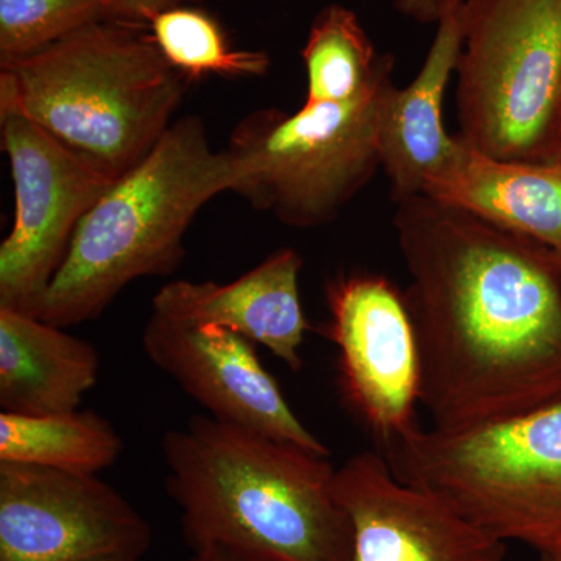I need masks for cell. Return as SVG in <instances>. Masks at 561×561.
I'll return each instance as SVG.
<instances>
[{
	"label": "cell",
	"instance_id": "cell-16",
	"mask_svg": "<svg viewBox=\"0 0 561 561\" xmlns=\"http://www.w3.org/2000/svg\"><path fill=\"white\" fill-rule=\"evenodd\" d=\"M33 313L0 309V408L16 415L77 411L101 357L90 342Z\"/></svg>",
	"mask_w": 561,
	"mask_h": 561
},
{
	"label": "cell",
	"instance_id": "cell-22",
	"mask_svg": "<svg viewBox=\"0 0 561 561\" xmlns=\"http://www.w3.org/2000/svg\"><path fill=\"white\" fill-rule=\"evenodd\" d=\"M190 2H197V0H117V5H119L122 20L147 24L153 14Z\"/></svg>",
	"mask_w": 561,
	"mask_h": 561
},
{
	"label": "cell",
	"instance_id": "cell-14",
	"mask_svg": "<svg viewBox=\"0 0 561 561\" xmlns=\"http://www.w3.org/2000/svg\"><path fill=\"white\" fill-rule=\"evenodd\" d=\"M460 7L438 22L415 79L405 88H391L387 95L379 157L394 203L423 195L460 154V139L449 135L443 122L446 90L463 44Z\"/></svg>",
	"mask_w": 561,
	"mask_h": 561
},
{
	"label": "cell",
	"instance_id": "cell-15",
	"mask_svg": "<svg viewBox=\"0 0 561 561\" xmlns=\"http://www.w3.org/2000/svg\"><path fill=\"white\" fill-rule=\"evenodd\" d=\"M423 195L537 242L561 267V157L500 161L461 142L451 169Z\"/></svg>",
	"mask_w": 561,
	"mask_h": 561
},
{
	"label": "cell",
	"instance_id": "cell-4",
	"mask_svg": "<svg viewBox=\"0 0 561 561\" xmlns=\"http://www.w3.org/2000/svg\"><path fill=\"white\" fill-rule=\"evenodd\" d=\"M232 183L230 158L210 147L201 117L173 122L84 214L35 316L77 327L101 317L133 280L171 275L184 260V236L198 210L231 192Z\"/></svg>",
	"mask_w": 561,
	"mask_h": 561
},
{
	"label": "cell",
	"instance_id": "cell-24",
	"mask_svg": "<svg viewBox=\"0 0 561 561\" xmlns=\"http://www.w3.org/2000/svg\"><path fill=\"white\" fill-rule=\"evenodd\" d=\"M540 561H561V551L540 553Z\"/></svg>",
	"mask_w": 561,
	"mask_h": 561
},
{
	"label": "cell",
	"instance_id": "cell-8",
	"mask_svg": "<svg viewBox=\"0 0 561 561\" xmlns=\"http://www.w3.org/2000/svg\"><path fill=\"white\" fill-rule=\"evenodd\" d=\"M14 187L13 228L0 245V309L35 316L80 220L114 180L16 111H0Z\"/></svg>",
	"mask_w": 561,
	"mask_h": 561
},
{
	"label": "cell",
	"instance_id": "cell-18",
	"mask_svg": "<svg viewBox=\"0 0 561 561\" xmlns=\"http://www.w3.org/2000/svg\"><path fill=\"white\" fill-rule=\"evenodd\" d=\"M301 57L308 79L306 106L354 101L394 60L390 54L379 55L357 14L337 3L317 14Z\"/></svg>",
	"mask_w": 561,
	"mask_h": 561
},
{
	"label": "cell",
	"instance_id": "cell-23",
	"mask_svg": "<svg viewBox=\"0 0 561 561\" xmlns=\"http://www.w3.org/2000/svg\"><path fill=\"white\" fill-rule=\"evenodd\" d=\"M191 561H245L234 553L217 548V546H208V548L197 549Z\"/></svg>",
	"mask_w": 561,
	"mask_h": 561
},
{
	"label": "cell",
	"instance_id": "cell-7",
	"mask_svg": "<svg viewBox=\"0 0 561 561\" xmlns=\"http://www.w3.org/2000/svg\"><path fill=\"white\" fill-rule=\"evenodd\" d=\"M457 138L500 161L561 157V0H463Z\"/></svg>",
	"mask_w": 561,
	"mask_h": 561
},
{
	"label": "cell",
	"instance_id": "cell-5",
	"mask_svg": "<svg viewBox=\"0 0 561 561\" xmlns=\"http://www.w3.org/2000/svg\"><path fill=\"white\" fill-rule=\"evenodd\" d=\"M382 454L402 482L501 541L561 551V400L472 430L419 424Z\"/></svg>",
	"mask_w": 561,
	"mask_h": 561
},
{
	"label": "cell",
	"instance_id": "cell-13",
	"mask_svg": "<svg viewBox=\"0 0 561 561\" xmlns=\"http://www.w3.org/2000/svg\"><path fill=\"white\" fill-rule=\"evenodd\" d=\"M301 268L297 250L280 249L228 284L172 280L154 295L151 308L236 332L298 371L309 328L300 298Z\"/></svg>",
	"mask_w": 561,
	"mask_h": 561
},
{
	"label": "cell",
	"instance_id": "cell-19",
	"mask_svg": "<svg viewBox=\"0 0 561 561\" xmlns=\"http://www.w3.org/2000/svg\"><path fill=\"white\" fill-rule=\"evenodd\" d=\"M146 25L165 61L191 83L209 76L251 79L271 69L265 51L236 49L219 21L197 7H171Z\"/></svg>",
	"mask_w": 561,
	"mask_h": 561
},
{
	"label": "cell",
	"instance_id": "cell-9",
	"mask_svg": "<svg viewBox=\"0 0 561 561\" xmlns=\"http://www.w3.org/2000/svg\"><path fill=\"white\" fill-rule=\"evenodd\" d=\"M151 540L98 476L0 461V561H142Z\"/></svg>",
	"mask_w": 561,
	"mask_h": 561
},
{
	"label": "cell",
	"instance_id": "cell-20",
	"mask_svg": "<svg viewBox=\"0 0 561 561\" xmlns=\"http://www.w3.org/2000/svg\"><path fill=\"white\" fill-rule=\"evenodd\" d=\"M113 20L124 21L117 0H0V62Z\"/></svg>",
	"mask_w": 561,
	"mask_h": 561
},
{
	"label": "cell",
	"instance_id": "cell-10",
	"mask_svg": "<svg viewBox=\"0 0 561 561\" xmlns=\"http://www.w3.org/2000/svg\"><path fill=\"white\" fill-rule=\"evenodd\" d=\"M327 335L339 353L346 404L382 445L416 423L420 359L404 291L379 273H348L327 286Z\"/></svg>",
	"mask_w": 561,
	"mask_h": 561
},
{
	"label": "cell",
	"instance_id": "cell-12",
	"mask_svg": "<svg viewBox=\"0 0 561 561\" xmlns=\"http://www.w3.org/2000/svg\"><path fill=\"white\" fill-rule=\"evenodd\" d=\"M332 491L348 516V561L505 560L504 541L402 482L381 451H362L335 468Z\"/></svg>",
	"mask_w": 561,
	"mask_h": 561
},
{
	"label": "cell",
	"instance_id": "cell-3",
	"mask_svg": "<svg viewBox=\"0 0 561 561\" xmlns=\"http://www.w3.org/2000/svg\"><path fill=\"white\" fill-rule=\"evenodd\" d=\"M190 84L146 24L103 21L0 62V111L21 113L116 181L171 128Z\"/></svg>",
	"mask_w": 561,
	"mask_h": 561
},
{
	"label": "cell",
	"instance_id": "cell-21",
	"mask_svg": "<svg viewBox=\"0 0 561 561\" xmlns=\"http://www.w3.org/2000/svg\"><path fill=\"white\" fill-rule=\"evenodd\" d=\"M461 2L463 0H394V7L409 20L437 25L446 14L459 9Z\"/></svg>",
	"mask_w": 561,
	"mask_h": 561
},
{
	"label": "cell",
	"instance_id": "cell-6",
	"mask_svg": "<svg viewBox=\"0 0 561 561\" xmlns=\"http://www.w3.org/2000/svg\"><path fill=\"white\" fill-rule=\"evenodd\" d=\"M394 60L354 101L247 114L228 139L231 192L291 228L323 227L381 168L379 130Z\"/></svg>",
	"mask_w": 561,
	"mask_h": 561
},
{
	"label": "cell",
	"instance_id": "cell-2",
	"mask_svg": "<svg viewBox=\"0 0 561 561\" xmlns=\"http://www.w3.org/2000/svg\"><path fill=\"white\" fill-rule=\"evenodd\" d=\"M165 489L192 551L245 561H348V516L330 456L194 415L162 438Z\"/></svg>",
	"mask_w": 561,
	"mask_h": 561
},
{
	"label": "cell",
	"instance_id": "cell-1",
	"mask_svg": "<svg viewBox=\"0 0 561 561\" xmlns=\"http://www.w3.org/2000/svg\"><path fill=\"white\" fill-rule=\"evenodd\" d=\"M404 300L432 427L465 431L561 400V267L551 251L468 210L397 203Z\"/></svg>",
	"mask_w": 561,
	"mask_h": 561
},
{
	"label": "cell",
	"instance_id": "cell-17",
	"mask_svg": "<svg viewBox=\"0 0 561 561\" xmlns=\"http://www.w3.org/2000/svg\"><path fill=\"white\" fill-rule=\"evenodd\" d=\"M122 451L121 435L108 420L92 411L0 413V461L98 476L113 467Z\"/></svg>",
	"mask_w": 561,
	"mask_h": 561
},
{
	"label": "cell",
	"instance_id": "cell-11",
	"mask_svg": "<svg viewBox=\"0 0 561 561\" xmlns=\"http://www.w3.org/2000/svg\"><path fill=\"white\" fill-rule=\"evenodd\" d=\"M142 346L151 364L171 376L206 415L331 456L298 419L249 339L151 308Z\"/></svg>",
	"mask_w": 561,
	"mask_h": 561
}]
</instances>
